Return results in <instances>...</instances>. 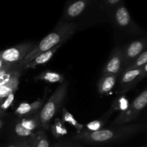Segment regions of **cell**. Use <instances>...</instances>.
Wrapping results in <instances>:
<instances>
[{"label":"cell","instance_id":"6da1fadb","mask_svg":"<svg viewBox=\"0 0 147 147\" xmlns=\"http://www.w3.org/2000/svg\"><path fill=\"white\" fill-rule=\"evenodd\" d=\"M145 129L140 123L113 126L107 129H101L96 131H81L73 136V139L80 141L89 144H103L125 140L138 134Z\"/></svg>","mask_w":147,"mask_h":147},{"label":"cell","instance_id":"7a4b0ae2","mask_svg":"<svg viewBox=\"0 0 147 147\" xmlns=\"http://www.w3.org/2000/svg\"><path fill=\"white\" fill-rule=\"evenodd\" d=\"M78 29V23L76 22L59 21L54 30L45 37L38 45L34 48L14 67L17 70H22L23 67L35 58L37 56L58 45H63L69 40Z\"/></svg>","mask_w":147,"mask_h":147},{"label":"cell","instance_id":"3957f363","mask_svg":"<svg viewBox=\"0 0 147 147\" xmlns=\"http://www.w3.org/2000/svg\"><path fill=\"white\" fill-rule=\"evenodd\" d=\"M68 83L63 82L59 85L45 104L38 112L40 127L45 129L50 128V123L64 101L67 93Z\"/></svg>","mask_w":147,"mask_h":147},{"label":"cell","instance_id":"277c9868","mask_svg":"<svg viewBox=\"0 0 147 147\" xmlns=\"http://www.w3.org/2000/svg\"><path fill=\"white\" fill-rule=\"evenodd\" d=\"M99 12L96 0H67L60 21L76 22L86 13Z\"/></svg>","mask_w":147,"mask_h":147},{"label":"cell","instance_id":"5b68a950","mask_svg":"<svg viewBox=\"0 0 147 147\" xmlns=\"http://www.w3.org/2000/svg\"><path fill=\"white\" fill-rule=\"evenodd\" d=\"M108 19L119 30L133 34H139L142 32V28L132 20L124 2L116 7L111 11Z\"/></svg>","mask_w":147,"mask_h":147},{"label":"cell","instance_id":"8992f818","mask_svg":"<svg viewBox=\"0 0 147 147\" xmlns=\"http://www.w3.org/2000/svg\"><path fill=\"white\" fill-rule=\"evenodd\" d=\"M147 104V90H144L129 106L121 112L112 122L113 126L131 123L137 119L141 112Z\"/></svg>","mask_w":147,"mask_h":147},{"label":"cell","instance_id":"52a82bcc","mask_svg":"<svg viewBox=\"0 0 147 147\" xmlns=\"http://www.w3.org/2000/svg\"><path fill=\"white\" fill-rule=\"evenodd\" d=\"M35 46L32 42L22 43L0 52V59L7 65L14 67Z\"/></svg>","mask_w":147,"mask_h":147},{"label":"cell","instance_id":"ba28073f","mask_svg":"<svg viewBox=\"0 0 147 147\" xmlns=\"http://www.w3.org/2000/svg\"><path fill=\"white\" fill-rule=\"evenodd\" d=\"M121 74L119 93L124 94L136 87L139 82L146 77L147 64L140 68L123 71Z\"/></svg>","mask_w":147,"mask_h":147},{"label":"cell","instance_id":"9c48e42d","mask_svg":"<svg viewBox=\"0 0 147 147\" xmlns=\"http://www.w3.org/2000/svg\"><path fill=\"white\" fill-rule=\"evenodd\" d=\"M123 69V47L116 46L109 55L106 65L103 67L101 74L111 73L116 76L121 74Z\"/></svg>","mask_w":147,"mask_h":147},{"label":"cell","instance_id":"30bf717a","mask_svg":"<svg viewBox=\"0 0 147 147\" xmlns=\"http://www.w3.org/2000/svg\"><path fill=\"white\" fill-rule=\"evenodd\" d=\"M146 40L145 38H141L134 40L123 47V68L131 64L139 55L146 50Z\"/></svg>","mask_w":147,"mask_h":147},{"label":"cell","instance_id":"8fae6325","mask_svg":"<svg viewBox=\"0 0 147 147\" xmlns=\"http://www.w3.org/2000/svg\"><path fill=\"white\" fill-rule=\"evenodd\" d=\"M45 99V96L44 98L38 99L32 103H22L16 109L14 113L20 117H27L38 113L43 106Z\"/></svg>","mask_w":147,"mask_h":147},{"label":"cell","instance_id":"7c38bea8","mask_svg":"<svg viewBox=\"0 0 147 147\" xmlns=\"http://www.w3.org/2000/svg\"><path fill=\"white\" fill-rule=\"evenodd\" d=\"M21 76V70L15 69L12 78L6 84L0 86V103L10 94L16 92L20 84V78Z\"/></svg>","mask_w":147,"mask_h":147},{"label":"cell","instance_id":"4fadbf2b","mask_svg":"<svg viewBox=\"0 0 147 147\" xmlns=\"http://www.w3.org/2000/svg\"><path fill=\"white\" fill-rule=\"evenodd\" d=\"M118 76L111 73L101 74L98 83V90L100 95L108 94L113 88Z\"/></svg>","mask_w":147,"mask_h":147},{"label":"cell","instance_id":"5bb4252c","mask_svg":"<svg viewBox=\"0 0 147 147\" xmlns=\"http://www.w3.org/2000/svg\"><path fill=\"white\" fill-rule=\"evenodd\" d=\"M63 45H58L55 46L53 48L50 49V50H47V51L45 52V53H42V54L39 55L38 56L33 59L32 61L30 63H27L25 66L22 68L23 69H33L37 67V66L41 65H44L47 63V62L50 61L55 55V53L57 51L59 48H60Z\"/></svg>","mask_w":147,"mask_h":147},{"label":"cell","instance_id":"9a60e30c","mask_svg":"<svg viewBox=\"0 0 147 147\" xmlns=\"http://www.w3.org/2000/svg\"><path fill=\"white\" fill-rule=\"evenodd\" d=\"M97 6L100 14H104L107 19L111 11L116 7L123 2V0H96Z\"/></svg>","mask_w":147,"mask_h":147},{"label":"cell","instance_id":"2e32d148","mask_svg":"<svg viewBox=\"0 0 147 147\" xmlns=\"http://www.w3.org/2000/svg\"><path fill=\"white\" fill-rule=\"evenodd\" d=\"M29 141L31 147H50V142L43 130L36 131Z\"/></svg>","mask_w":147,"mask_h":147},{"label":"cell","instance_id":"e0dca14e","mask_svg":"<svg viewBox=\"0 0 147 147\" xmlns=\"http://www.w3.org/2000/svg\"><path fill=\"white\" fill-rule=\"evenodd\" d=\"M34 79L35 80H42L50 83H62L64 82V76L57 72L47 70V71L42 72L38 76H36Z\"/></svg>","mask_w":147,"mask_h":147},{"label":"cell","instance_id":"ac0fdd59","mask_svg":"<svg viewBox=\"0 0 147 147\" xmlns=\"http://www.w3.org/2000/svg\"><path fill=\"white\" fill-rule=\"evenodd\" d=\"M19 123L24 129L32 132H35L36 131H37V129L40 127L38 113L33 115V116H30L27 117H23V119L19 121Z\"/></svg>","mask_w":147,"mask_h":147},{"label":"cell","instance_id":"d6986e66","mask_svg":"<svg viewBox=\"0 0 147 147\" xmlns=\"http://www.w3.org/2000/svg\"><path fill=\"white\" fill-rule=\"evenodd\" d=\"M147 63V51L144 50L142 54L139 55L131 64L126 66L125 68H123V71H126V70H135V69L140 68V67H143L145 64Z\"/></svg>","mask_w":147,"mask_h":147},{"label":"cell","instance_id":"ffe728a7","mask_svg":"<svg viewBox=\"0 0 147 147\" xmlns=\"http://www.w3.org/2000/svg\"><path fill=\"white\" fill-rule=\"evenodd\" d=\"M14 130L17 136H20V137L21 138H25V139H29L30 137H32L34 133V132L30 131H28L26 129H24V128L23 127V126H22V125L19 123V121H17V123H16V124L14 125Z\"/></svg>","mask_w":147,"mask_h":147},{"label":"cell","instance_id":"44dd1931","mask_svg":"<svg viewBox=\"0 0 147 147\" xmlns=\"http://www.w3.org/2000/svg\"><path fill=\"white\" fill-rule=\"evenodd\" d=\"M51 129L53 135L57 138L63 136V135H65L67 133V130H66L65 128L62 124L61 122H60V121L58 119H56V121H55V123L52 126Z\"/></svg>","mask_w":147,"mask_h":147},{"label":"cell","instance_id":"7402d4cb","mask_svg":"<svg viewBox=\"0 0 147 147\" xmlns=\"http://www.w3.org/2000/svg\"><path fill=\"white\" fill-rule=\"evenodd\" d=\"M109 117H103V119H100V120L93 121L88 123V124L86 125L88 131H96L101 129V127L104 126L105 123H106V121H108V119H109Z\"/></svg>","mask_w":147,"mask_h":147},{"label":"cell","instance_id":"603a6c76","mask_svg":"<svg viewBox=\"0 0 147 147\" xmlns=\"http://www.w3.org/2000/svg\"><path fill=\"white\" fill-rule=\"evenodd\" d=\"M63 120H64L65 121L68 122L69 123H70V124L73 125V126H75V127L78 130V132L81 131V128H82L81 125L79 124V123L75 120L74 118L73 117V116H72L70 113L66 111L65 109L63 110Z\"/></svg>","mask_w":147,"mask_h":147},{"label":"cell","instance_id":"cb8c5ba5","mask_svg":"<svg viewBox=\"0 0 147 147\" xmlns=\"http://www.w3.org/2000/svg\"><path fill=\"white\" fill-rule=\"evenodd\" d=\"M14 93H12V94H10L9 96H7L1 103H0V110L1 111V112H4V111L7 110L11 104L12 103L13 100H14Z\"/></svg>","mask_w":147,"mask_h":147},{"label":"cell","instance_id":"d4e9b609","mask_svg":"<svg viewBox=\"0 0 147 147\" xmlns=\"http://www.w3.org/2000/svg\"><path fill=\"white\" fill-rule=\"evenodd\" d=\"M14 71H15V69L12 70H9L8 72L0 76V86L6 84L9 81L10 79L12 78L13 75H14Z\"/></svg>","mask_w":147,"mask_h":147},{"label":"cell","instance_id":"484cf974","mask_svg":"<svg viewBox=\"0 0 147 147\" xmlns=\"http://www.w3.org/2000/svg\"><path fill=\"white\" fill-rule=\"evenodd\" d=\"M17 147H31L30 141H29V139H25V140L22 141V142H19L18 146Z\"/></svg>","mask_w":147,"mask_h":147},{"label":"cell","instance_id":"4316f807","mask_svg":"<svg viewBox=\"0 0 147 147\" xmlns=\"http://www.w3.org/2000/svg\"><path fill=\"white\" fill-rule=\"evenodd\" d=\"M11 67V66L7 65L5 63H4V62L0 59V70H3V69H10Z\"/></svg>","mask_w":147,"mask_h":147},{"label":"cell","instance_id":"83f0119b","mask_svg":"<svg viewBox=\"0 0 147 147\" xmlns=\"http://www.w3.org/2000/svg\"><path fill=\"white\" fill-rule=\"evenodd\" d=\"M9 70V69H3V70H0V76H1V75L6 73L7 72H8Z\"/></svg>","mask_w":147,"mask_h":147},{"label":"cell","instance_id":"f1b7e54d","mask_svg":"<svg viewBox=\"0 0 147 147\" xmlns=\"http://www.w3.org/2000/svg\"><path fill=\"white\" fill-rule=\"evenodd\" d=\"M17 146H18V143L13 144H10V145H9V146H7V147H17Z\"/></svg>","mask_w":147,"mask_h":147},{"label":"cell","instance_id":"f546056e","mask_svg":"<svg viewBox=\"0 0 147 147\" xmlns=\"http://www.w3.org/2000/svg\"><path fill=\"white\" fill-rule=\"evenodd\" d=\"M3 125H4V123H3L2 121H1V119H0V129H1V128L2 127Z\"/></svg>","mask_w":147,"mask_h":147},{"label":"cell","instance_id":"4dcf8cb0","mask_svg":"<svg viewBox=\"0 0 147 147\" xmlns=\"http://www.w3.org/2000/svg\"><path fill=\"white\" fill-rule=\"evenodd\" d=\"M59 147H80L78 146H59Z\"/></svg>","mask_w":147,"mask_h":147},{"label":"cell","instance_id":"1f68e13d","mask_svg":"<svg viewBox=\"0 0 147 147\" xmlns=\"http://www.w3.org/2000/svg\"><path fill=\"white\" fill-rule=\"evenodd\" d=\"M2 112H1V110H0V115H1V114H2Z\"/></svg>","mask_w":147,"mask_h":147}]
</instances>
